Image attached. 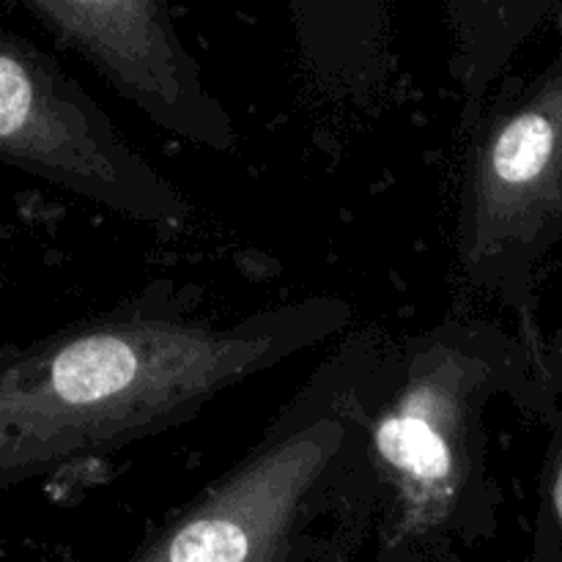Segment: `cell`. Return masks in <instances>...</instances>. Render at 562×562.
<instances>
[{"label": "cell", "instance_id": "1", "mask_svg": "<svg viewBox=\"0 0 562 562\" xmlns=\"http://www.w3.org/2000/svg\"><path fill=\"white\" fill-rule=\"evenodd\" d=\"M351 322L355 307L340 296L220 322L198 289L154 280L0 360V492L173 431Z\"/></svg>", "mask_w": 562, "mask_h": 562}, {"label": "cell", "instance_id": "2", "mask_svg": "<svg viewBox=\"0 0 562 562\" xmlns=\"http://www.w3.org/2000/svg\"><path fill=\"white\" fill-rule=\"evenodd\" d=\"M393 338L346 335L263 437L159 521L132 562H340L371 541L368 417Z\"/></svg>", "mask_w": 562, "mask_h": 562}, {"label": "cell", "instance_id": "3", "mask_svg": "<svg viewBox=\"0 0 562 562\" xmlns=\"http://www.w3.org/2000/svg\"><path fill=\"white\" fill-rule=\"evenodd\" d=\"M532 357L519 333L450 316L393 340L368 417L373 560L461 558L497 532L488 409L521 406Z\"/></svg>", "mask_w": 562, "mask_h": 562}, {"label": "cell", "instance_id": "4", "mask_svg": "<svg viewBox=\"0 0 562 562\" xmlns=\"http://www.w3.org/2000/svg\"><path fill=\"white\" fill-rule=\"evenodd\" d=\"M464 135L453 228L459 274L519 318L536 360L538 283L562 245V47L541 71L488 97Z\"/></svg>", "mask_w": 562, "mask_h": 562}, {"label": "cell", "instance_id": "5", "mask_svg": "<svg viewBox=\"0 0 562 562\" xmlns=\"http://www.w3.org/2000/svg\"><path fill=\"white\" fill-rule=\"evenodd\" d=\"M0 165L179 234L195 206L49 53L0 25Z\"/></svg>", "mask_w": 562, "mask_h": 562}, {"label": "cell", "instance_id": "6", "mask_svg": "<svg viewBox=\"0 0 562 562\" xmlns=\"http://www.w3.org/2000/svg\"><path fill=\"white\" fill-rule=\"evenodd\" d=\"M121 99L179 140L228 154L239 130L176 27L173 0H14Z\"/></svg>", "mask_w": 562, "mask_h": 562}, {"label": "cell", "instance_id": "7", "mask_svg": "<svg viewBox=\"0 0 562 562\" xmlns=\"http://www.w3.org/2000/svg\"><path fill=\"white\" fill-rule=\"evenodd\" d=\"M302 80L316 102L373 110L395 80L393 0H289Z\"/></svg>", "mask_w": 562, "mask_h": 562}, {"label": "cell", "instance_id": "8", "mask_svg": "<svg viewBox=\"0 0 562 562\" xmlns=\"http://www.w3.org/2000/svg\"><path fill=\"white\" fill-rule=\"evenodd\" d=\"M453 33V77L461 88V132L477 119L510 60L530 42L554 0H439Z\"/></svg>", "mask_w": 562, "mask_h": 562}, {"label": "cell", "instance_id": "9", "mask_svg": "<svg viewBox=\"0 0 562 562\" xmlns=\"http://www.w3.org/2000/svg\"><path fill=\"white\" fill-rule=\"evenodd\" d=\"M538 415L549 423V445L538 488L532 560L562 562V382L543 398Z\"/></svg>", "mask_w": 562, "mask_h": 562}, {"label": "cell", "instance_id": "10", "mask_svg": "<svg viewBox=\"0 0 562 562\" xmlns=\"http://www.w3.org/2000/svg\"><path fill=\"white\" fill-rule=\"evenodd\" d=\"M560 382H562V313L558 318V327L552 329V335H543L541 349H538L536 360H532L530 384H527V393L525 398H521V409L538 412L541 401L547 398Z\"/></svg>", "mask_w": 562, "mask_h": 562}]
</instances>
